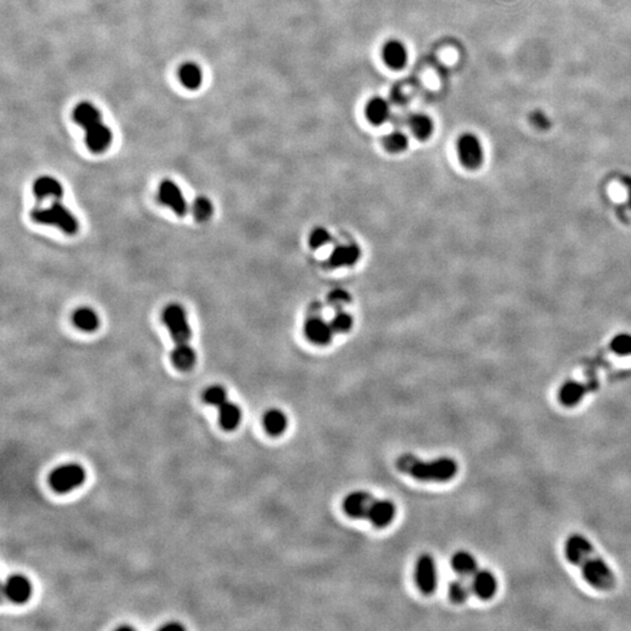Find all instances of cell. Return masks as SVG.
<instances>
[{
    "mask_svg": "<svg viewBox=\"0 0 631 631\" xmlns=\"http://www.w3.org/2000/svg\"><path fill=\"white\" fill-rule=\"evenodd\" d=\"M382 60L392 69H401L408 61V51L400 40H389L382 47Z\"/></svg>",
    "mask_w": 631,
    "mask_h": 631,
    "instance_id": "16",
    "label": "cell"
},
{
    "mask_svg": "<svg viewBox=\"0 0 631 631\" xmlns=\"http://www.w3.org/2000/svg\"><path fill=\"white\" fill-rule=\"evenodd\" d=\"M304 334L312 344L328 345L332 341L334 330L331 323H326L322 318L312 317L306 321Z\"/></svg>",
    "mask_w": 631,
    "mask_h": 631,
    "instance_id": "10",
    "label": "cell"
},
{
    "mask_svg": "<svg viewBox=\"0 0 631 631\" xmlns=\"http://www.w3.org/2000/svg\"><path fill=\"white\" fill-rule=\"evenodd\" d=\"M456 150L461 164L469 170H477L484 161V149L479 136L466 133L459 136Z\"/></svg>",
    "mask_w": 631,
    "mask_h": 631,
    "instance_id": "5",
    "label": "cell"
},
{
    "mask_svg": "<svg viewBox=\"0 0 631 631\" xmlns=\"http://www.w3.org/2000/svg\"><path fill=\"white\" fill-rule=\"evenodd\" d=\"M395 505L389 499H376L373 501L369 507L367 518L373 525L379 529L389 526L395 517Z\"/></svg>",
    "mask_w": 631,
    "mask_h": 631,
    "instance_id": "13",
    "label": "cell"
},
{
    "mask_svg": "<svg viewBox=\"0 0 631 631\" xmlns=\"http://www.w3.org/2000/svg\"><path fill=\"white\" fill-rule=\"evenodd\" d=\"M587 385L579 381L569 380L561 385L558 391V400L564 407H574L584 400V396L588 392Z\"/></svg>",
    "mask_w": 631,
    "mask_h": 631,
    "instance_id": "17",
    "label": "cell"
},
{
    "mask_svg": "<svg viewBox=\"0 0 631 631\" xmlns=\"http://www.w3.org/2000/svg\"><path fill=\"white\" fill-rule=\"evenodd\" d=\"M331 325L334 328V332L345 334L351 330L353 325V318L347 312H337L331 321Z\"/></svg>",
    "mask_w": 631,
    "mask_h": 631,
    "instance_id": "34",
    "label": "cell"
},
{
    "mask_svg": "<svg viewBox=\"0 0 631 631\" xmlns=\"http://www.w3.org/2000/svg\"><path fill=\"white\" fill-rule=\"evenodd\" d=\"M396 467L413 479L422 482H448L455 477L459 466L450 457H439L431 461H422L414 455L406 454L399 457Z\"/></svg>",
    "mask_w": 631,
    "mask_h": 631,
    "instance_id": "2",
    "label": "cell"
},
{
    "mask_svg": "<svg viewBox=\"0 0 631 631\" xmlns=\"http://www.w3.org/2000/svg\"><path fill=\"white\" fill-rule=\"evenodd\" d=\"M610 347L619 356H631V334H617L610 343Z\"/></svg>",
    "mask_w": 631,
    "mask_h": 631,
    "instance_id": "33",
    "label": "cell"
},
{
    "mask_svg": "<svg viewBox=\"0 0 631 631\" xmlns=\"http://www.w3.org/2000/svg\"><path fill=\"white\" fill-rule=\"evenodd\" d=\"M529 122L531 124L537 128L539 130H547L551 126V122H549V118L547 117V115L541 111V110H534L531 114H529Z\"/></svg>",
    "mask_w": 631,
    "mask_h": 631,
    "instance_id": "36",
    "label": "cell"
},
{
    "mask_svg": "<svg viewBox=\"0 0 631 631\" xmlns=\"http://www.w3.org/2000/svg\"><path fill=\"white\" fill-rule=\"evenodd\" d=\"M409 126L413 135L420 141H426L434 131V123L428 115L424 114L413 115L409 119Z\"/></svg>",
    "mask_w": 631,
    "mask_h": 631,
    "instance_id": "26",
    "label": "cell"
},
{
    "mask_svg": "<svg viewBox=\"0 0 631 631\" xmlns=\"http://www.w3.org/2000/svg\"><path fill=\"white\" fill-rule=\"evenodd\" d=\"M3 590L8 600L14 604H24L31 597L32 584L27 577L16 574L5 581Z\"/></svg>",
    "mask_w": 631,
    "mask_h": 631,
    "instance_id": "11",
    "label": "cell"
},
{
    "mask_svg": "<svg viewBox=\"0 0 631 631\" xmlns=\"http://www.w3.org/2000/svg\"><path fill=\"white\" fill-rule=\"evenodd\" d=\"M263 427L271 436L282 435L288 427V419L282 411L269 409L263 416Z\"/></svg>",
    "mask_w": 631,
    "mask_h": 631,
    "instance_id": "21",
    "label": "cell"
},
{
    "mask_svg": "<svg viewBox=\"0 0 631 631\" xmlns=\"http://www.w3.org/2000/svg\"><path fill=\"white\" fill-rule=\"evenodd\" d=\"M373 499L366 491H353L343 501V510L349 517L354 519L367 518Z\"/></svg>",
    "mask_w": 631,
    "mask_h": 631,
    "instance_id": "9",
    "label": "cell"
},
{
    "mask_svg": "<svg viewBox=\"0 0 631 631\" xmlns=\"http://www.w3.org/2000/svg\"><path fill=\"white\" fill-rule=\"evenodd\" d=\"M171 360L179 371H190L196 364L194 349L187 344H178L171 353Z\"/></svg>",
    "mask_w": 631,
    "mask_h": 631,
    "instance_id": "20",
    "label": "cell"
},
{
    "mask_svg": "<svg viewBox=\"0 0 631 631\" xmlns=\"http://www.w3.org/2000/svg\"><path fill=\"white\" fill-rule=\"evenodd\" d=\"M451 566L461 577H472L479 569L474 555L467 551L456 552L451 558Z\"/></svg>",
    "mask_w": 631,
    "mask_h": 631,
    "instance_id": "22",
    "label": "cell"
},
{
    "mask_svg": "<svg viewBox=\"0 0 631 631\" xmlns=\"http://www.w3.org/2000/svg\"><path fill=\"white\" fill-rule=\"evenodd\" d=\"M331 234L325 228L317 227L310 233L309 244L312 249H321L331 242Z\"/></svg>",
    "mask_w": 631,
    "mask_h": 631,
    "instance_id": "32",
    "label": "cell"
},
{
    "mask_svg": "<svg viewBox=\"0 0 631 631\" xmlns=\"http://www.w3.org/2000/svg\"><path fill=\"white\" fill-rule=\"evenodd\" d=\"M113 139V134L102 121L86 129L87 146L95 153H101L109 148Z\"/></svg>",
    "mask_w": 631,
    "mask_h": 631,
    "instance_id": "14",
    "label": "cell"
},
{
    "mask_svg": "<svg viewBox=\"0 0 631 631\" xmlns=\"http://www.w3.org/2000/svg\"><path fill=\"white\" fill-rule=\"evenodd\" d=\"M360 255V248L357 244H339L330 254V266L334 268L352 267L359 261Z\"/></svg>",
    "mask_w": 631,
    "mask_h": 631,
    "instance_id": "15",
    "label": "cell"
},
{
    "mask_svg": "<svg viewBox=\"0 0 631 631\" xmlns=\"http://www.w3.org/2000/svg\"><path fill=\"white\" fill-rule=\"evenodd\" d=\"M564 557L581 569L582 577L593 588L609 590L615 586V575L609 564L595 552L594 546L581 534H572L564 541Z\"/></svg>",
    "mask_w": 631,
    "mask_h": 631,
    "instance_id": "1",
    "label": "cell"
},
{
    "mask_svg": "<svg viewBox=\"0 0 631 631\" xmlns=\"http://www.w3.org/2000/svg\"><path fill=\"white\" fill-rule=\"evenodd\" d=\"M472 592L471 589V584H469L466 582V581L462 580V579H457V580H454L449 584L448 587V594H449V597L452 602L455 604H464L466 601L469 599L470 596V593Z\"/></svg>",
    "mask_w": 631,
    "mask_h": 631,
    "instance_id": "29",
    "label": "cell"
},
{
    "mask_svg": "<svg viewBox=\"0 0 631 631\" xmlns=\"http://www.w3.org/2000/svg\"><path fill=\"white\" fill-rule=\"evenodd\" d=\"M219 420L221 427L226 431H233L241 421V409L238 404L226 401L219 407Z\"/></svg>",
    "mask_w": 631,
    "mask_h": 631,
    "instance_id": "24",
    "label": "cell"
},
{
    "mask_svg": "<svg viewBox=\"0 0 631 631\" xmlns=\"http://www.w3.org/2000/svg\"><path fill=\"white\" fill-rule=\"evenodd\" d=\"M163 322L169 329L170 334L176 345L187 344L192 336V331L183 306L179 304H170L166 306L163 311Z\"/></svg>",
    "mask_w": 631,
    "mask_h": 631,
    "instance_id": "4",
    "label": "cell"
},
{
    "mask_svg": "<svg viewBox=\"0 0 631 631\" xmlns=\"http://www.w3.org/2000/svg\"><path fill=\"white\" fill-rule=\"evenodd\" d=\"M31 218L38 224L56 226L68 236H74L79 231L76 218L59 201H55L49 207L34 208Z\"/></svg>",
    "mask_w": 631,
    "mask_h": 631,
    "instance_id": "3",
    "label": "cell"
},
{
    "mask_svg": "<svg viewBox=\"0 0 631 631\" xmlns=\"http://www.w3.org/2000/svg\"><path fill=\"white\" fill-rule=\"evenodd\" d=\"M415 580L424 595H431L437 587V571L435 560L429 554L420 555L415 566Z\"/></svg>",
    "mask_w": 631,
    "mask_h": 631,
    "instance_id": "7",
    "label": "cell"
},
{
    "mask_svg": "<svg viewBox=\"0 0 631 631\" xmlns=\"http://www.w3.org/2000/svg\"><path fill=\"white\" fill-rule=\"evenodd\" d=\"M158 200L171 208L176 216H184L188 212L187 203L185 200L181 190L174 181L165 179L158 188Z\"/></svg>",
    "mask_w": 631,
    "mask_h": 631,
    "instance_id": "8",
    "label": "cell"
},
{
    "mask_svg": "<svg viewBox=\"0 0 631 631\" xmlns=\"http://www.w3.org/2000/svg\"><path fill=\"white\" fill-rule=\"evenodd\" d=\"M408 144L409 141H408L407 135L399 130L389 133L384 138L385 149L391 153L404 152V150H407Z\"/></svg>",
    "mask_w": 631,
    "mask_h": 631,
    "instance_id": "28",
    "label": "cell"
},
{
    "mask_svg": "<svg viewBox=\"0 0 631 631\" xmlns=\"http://www.w3.org/2000/svg\"><path fill=\"white\" fill-rule=\"evenodd\" d=\"M497 579L487 569H477L471 581V589L481 600H490L497 592Z\"/></svg>",
    "mask_w": 631,
    "mask_h": 631,
    "instance_id": "12",
    "label": "cell"
},
{
    "mask_svg": "<svg viewBox=\"0 0 631 631\" xmlns=\"http://www.w3.org/2000/svg\"><path fill=\"white\" fill-rule=\"evenodd\" d=\"M33 193L39 200H43L45 198H49V196H53L58 200L62 196L63 190L61 184L55 178L43 176L34 181Z\"/></svg>",
    "mask_w": 631,
    "mask_h": 631,
    "instance_id": "18",
    "label": "cell"
},
{
    "mask_svg": "<svg viewBox=\"0 0 631 631\" xmlns=\"http://www.w3.org/2000/svg\"><path fill=\"white\" fill-rule=\"evenodd\" d=\"M73 323L78 329L93 332L100 325L97 314L89 308H80L73 314Z\"/></svg>",
    "mask_w": 631,
    "mask_h": 631,
    "instance_id": "25",
    "label": "cell"
},
{
    "mask_svg": "<svg viewBox=\"0 0 631 631\" xmlns=\"http://www.w3.org/2000/svg\"><path fill=\"white\" fill-rule=\"evenodd\" d=\"M73 117L78 124L82 126L83 129H87L98 122H101L100 111L93 104L88 102L80 103L79 106L74 109Z\"/></svg>",
    "mask_w": 631,
    "mask_h": 631,
    "instance_id": "23",
    "label": "cell"
},
{
    "mask_svg": "<svg viewBox=\"0 0 631 631\" xmlns=\"http://www.w3.org/2000/svg\"><path fill=\"white\" fill-rule=\"evenodd\" d=\"M391 115L389 103L382 97H373L366 106V117L374 126H380Z\"/></svg>",
    "mask_w": 631,
    "mask_h": 631,
    "instance_id": "19",
    "label": "cell"
},
{
    "mask_svg": "<svg viewBox=\"0 0 631 631\" xmlns=\"http://www.w3.org/2000/svg\"><path fill=\"white\" fill-rule=\"evenodd\" d=\"M179 78L183 84L191 91H196L203 82L200 68L196 63H185L179 71Z\"/></svg>",
    "mask_w": 631,
    "mask_h": 631,
    "instance_id": "27",
    "label": "cell"
},
{
    "mask_svg": "<svg viewBox=\"0 0 631 631\" xmlns=\"http://www.w3.org/2000/svg\"><path fill=\"white\" fill-rule=\"evenodd\" d=\"M86 471L79 464H65L56 468L49 476V483L56 492L65 494L83 484Z\"/></svg>",
    "mask_w": 631,
    "mask_h": 631,
    "instance_id": "6",
    "label": "cell"
},
{
    "mask_svg": "<svg viewBox=\"0 0 631 631\" xmlns=\"http://www.w3.org/2000/svg\"><path fill=\"white\" fill-rule=\"evenodd\" d=\"M624 184L627 185L628 192H629V204H630L631 207V179L630 178H627L626 179V183Z\"/></svg>",
    "mask_w": 631,
    "mask_h": 631,
    "instance_id": "37",
    "label": "cell"
},
{
    "mask_svg": "<svg viewBox=\"0 0 631 631\" xmlns=\"http://www.w3.org/2000/svg\"><path fill=\"white\" fill-rule=\"evenodd\" d=\"M328 299H329V303L331 306H334V308H341V306H345L351 301V296H349L347 291L339 288V289H334V290L331 291L329 296H328Z\"/></svg>",
    "mask_w": 631,
    "mask_h": 631,
    "instance_id": "35",
    "label": "cell"
},
{
    "mask_svg": "<svg viewBox=\"0 0 631 631\" xmlns=\"http://www.w3.org/2000/svg\"><path fill=\"white\" fill-rule=\"evenodd\" d=\"M192 213L194 219L199 222L207 221L213 213V206L211 201L208 200L206 196H198L196 200L193 201Z\"/></svg>",
    "mask_w": 631,
    "mask_h": 631,
    "instance_id": "30",
    "label": "cell"
},
{
    "mask_svg": "<svg viewBox=\"0 0 631 631\" xmlns=\"http://www.w3.org/2000/svg\"><path fill=\"white\" fill-rule=\"evenodd\" d=\"M203 398H204V401L206 404H212V406H216L218 408L220 406H222L226 401H228L226 389L224 387H221V386H218V385L208 387L205 391Z\"/></svg>",
    "mask_w": 631,
    "mask_h": 631,
    "instance_id": "31",
    "label": "cell"
}]
</instances>
